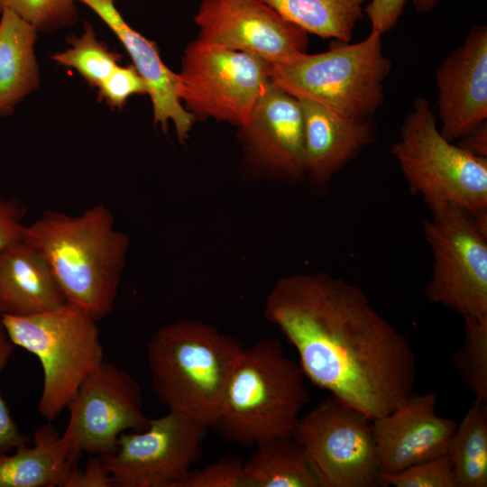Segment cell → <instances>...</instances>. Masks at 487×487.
I'll return each mask as SVG.
<instances>
[{
	"label": "cell",
	"instance_id": "cell-22",
	"mask_svg": "<svg viewBox=\"0 0 487 487\" xmlns=\"http://www.w3.org/2000/svg\"><path fill=\"white\" fill-rule=\"evenodd\" d=\"M244 487H320L302 446L290 436L256 446L244 462Z\"/></svg>",
	"mask_w": 487,
	"mask_h": 487
},
{
	"label": "cell",
	"instance_id": "cell-28",
	"mask_svg": "<svg viewBox=\"0 0 487 487\" xmlns=\"http://www.w3.org/2000/svg\"><path fill=\"white\" fill-rule=\"evenodd\" d=\"M383 485L394 487H456L448 455L381 473Z\"/></svg>",
	"mask_w": 487,
	"mask_h": 487
},
{
	"label": "cell",
	"instance_id": "cell-5",
	"mask_svg": "<svg viewBox=\"0 0 487 487\" xmlns=\"http://www.w3.org/2000/svg\"><path fill=\"white\" fill-rule=\"evenodd\" d=\"M381 34L372 30L355 43L334 41L329 50L271 64V79L282 90L353 119H368L384 101L391 62Z\"/></svg>",
	"mask_w": 487,
	"mask_h": 487
},
{
	"label": "cell",
	"instance_id": "cell-6",
	"mask_svg": "<svg viewBox=\"0 0 487 487\" xmlns=\"http://www.w3.org/2000/svg\"><path fill=\"white\" fill-rule=\"evenodd\" d=\"M391 152L410 193L421 196L430 212L448 205L487 211V158L446 139L426 97L414 100Z\"/></svg>",
	"mask_w": 487,
	"mask_h": 487
},
{
	"label": "cell",
	"instance_id": "cell-24",
	"mask_svg": "<svg viewBox=\"0 0 487 487\" xmlns=\"http://www.w3.org/2000/svg\"><path fill=\"white\" fill-rule=\"evenodd\" d=\"M456 487L487 486V402L475 399L448 446Z\"/></svg>",
	"mask_w": 487,
	"mask_h": 487
},
{
	"label": "cell",
	"instance_id": "cell-21",
	"mask_svg": "<svg viewBox=\"0 0 487 487\" xmlns=\"http://www.w3.org/2000/svg\"><path fill=\"white\" fill-rule=\"evenodd\" d=\"M0 14V115H6L39 85L37 29L10 10Z\"/></svg>",
	"mask_w": 487,
	"mask_h": 487
},
{
	"label": "cell",
	"instance_id": "cell-20",
	"mask_svg": "<svg viewBox=\"0 0 487 487\" xmlns=\"http://www.w3.org/2000/svg\"><path fill=\"white\" fill-rule=\"evenodd\" d=\"M28 444L18 446L12 455L0 451V487H63L74 464L51 421L36 429L32 446Z\"/></svg>",
	"mask_w": 487,
	"mask_h": 487
},
{
	"label": "cell",
	"instance_id": "cell-9",
	"mask_svg": "<svg viewBox=\"0 0 487 487\" xmlns=\"http://www.w3.org/2000/svg\"><path fill=\"white\" fill-rule=\"evenodd\" d=\"M433 256L426 297L466 317L487 314V234L471 213L448 205L423 221Z\"/></svg>",
	"mask_w": 487,
	"mask_h": 487
},
{
	"label": "cell",
	"instance_id": "cell-34",
	"mask_svg": "<svg viewBox=\"0 0 487 487\" xmlns=\"http://www.w3.org/2000/svg\"><path fill=\"white\" fill-rule=\"evenodd\" d=\"M407 0H371L365 7L372 30L381 35L391 31L403 14Z\"/></svg>",
	"mask_w": 487,
	"mask_h": 487
},
{
	"label": "cell",
	"instance_id": "cell-14",
	"mask_svg": "<svg viewBox=\"0 0 487 487\" xmlns=\"http://www.w3.org/2000/svg\"><path fill=\"white\" fill-rule=\"evenodd\" d=\"M249 158L272 179L297 183L306 177L299 100L271 78L241 127Z\"/></svg>",
	"mask_w": 487,
	"mask_h": 487
},
{
	"label": "cell",
	"instance_id": "cell-26",
	"mask_svg": "<svg viewBox=\"0 0 487 487\" xmlns=\"http://www.w3.org/2000/svg\"><path fill=\"white\" fill-rule=\"evenodd\" d=\"M70 47L57 52L52 59L59 64L77 70L92 87L101 82L119 65L121 56L98 41L93 27L87 24L78 37L69 39Z\"/></svg>",
	"mask_w": 487,
	"mask_h": 487
},
{
	"label": "cell",
	"instance_id": "cell-10",
	"mask_svg": "<svg viewBox=\"0 0 487 487\" xmlns=\"http://www.w3.org/2000/svg\"><path fill=\"white\" fill-rule=\"evenodd\" d=\"M177 75L179 97L194 115L243 127L271 78V63L196 40L186 48Z\"/></svg>",
	"mask_w": 487,
	"mask_h": 487
},
{
	"label": "cell",
	"instance_id": "cell-35",
	"mask_svg": "<svg viewBox=\"0 0 487 487\" xmlns=\"http://www.w3.org/2000/svg\"><path fill=\"white\" fill-rule=\"evenodd\" d=\"M456 144L474 156L487 158V121L458 139Z\"/></svg>",
	"mask_w": 487,
	"mask_h": 487
},
{
	"label": "cell",
	"instance_id": "cell-16",
	"mask_svg": "<svg viewBox=\"0 0 487 487\" xmlns=\"http://www.w3.org/2000/svg\"><path fill=\"white\" fill-rule=\"evenodd\" d=\"M442 135L455 142L487 121V26L473 25L436 69Z\"/></svg>",
	"mask_w": 487,
	"mask_h": 487
},
{
	"label": "cell",
	"instance_id": "cell-25",
	"mask_svg": "<svg viewBox=\"0 0 487 487\" xmlns=\"http://www.w3.org/2000/svg\"><path fill=\"white\" fill-rule=\"evenodd\" d=\"M464 320V338L452 363L466 390L487 402V314Z\"/></svg>",
	"mask_w": 487,
	"mask_h": 487
},
{
	"label": "cell",
	"instance_id": "cell-36",
	"mask_svg": "<svg viewBox=\"0 0 487 487\" xmlns=\"http://www.w3.org/2000/svg\"><path fill=\"white\" fill-rule=\"evenodd\" d=\"M440 0H412L415 9L418 13H428L433 10Z\"/></svg>",
	"mask_w": 487,
	"mask_h": 487
},
{
	"label": "cell",
	"instance_id": "cell-7",
	"mask_svg": "<svg viewBox=\"0 0 487 487\" xmlns=\"http://www.w3.org/2000/svg\"><path fill=\"white\" fill-rule=\"evenodd\" d=\"M0 320L13 344L39 359L43 385L38 411L48 421L56 419L104 362L97 321L69 302L37 314L4 316Z\"/></svg>",
	"mask_w": 487,
	"mask_h": 487
},
{
	"label": "cell",
	"instance_id": "cell-32",
	"mask_svg": "<svg viewBox=\"0 0 487 487\" xmlns=\"http://www.w3.org/2000/svg\"><path fill=\"white\" fill-rule=\"evenodd\" d=\"M25 213L23 203L0 196V252L23 242L25 225L22 221Z\"/></svg>",
	"mask_w": 487,
	"mask_h": 487
},
{
	"label": "cell",
	"instance_id": "cell-19",
	"mask_svg": "<svg viewBox=\"0 0 487 487\" xmlns=\"http://www.w3.org/2000/svg\"><path fill=\"white\" fill-rule=\"evenodd\" d=\"M43 258L24 242L0 252V317L28 316L66 303Z\"/></svg>",
	"mask_w": 487,
	"mask_h": 487
},
{
	"label": "cell",
	"instance_id": "cell-18",
	"mask_svg": "<svg viewBox=\"0 0 487 487\" xmlns=\"http://www.w3.org/2000/svg\"><path fill=\"white\" fill-rule=\"evenodd\" d=\"M303 115L306 176L319 188L353 161L374 138L367 119H353L308 99Z\"/></svg>",
	"mask_w": 487,
	"mask_h": 487
},
{
	"label": "cell",
	"instance_id": "cell-15",
	"mask_svg": "<svg viewBox=\"0 0 487 487\" xmlns=\"http://www.w3.org/2000/svg\"><path fill=\"white\" fill-rule=\"evenodd\" d=\"M436 395L415 394L390 413L372 419V430L381 473L447 455L457 422L438 416Z\"/></svg>",
	"mask_w": 487,
	"mask_h": 487
},
{
	"label": "cell",
	"instance_id": "cell-13",
	"mask_svg": "<svg viewBox=\"0 0 487 487\" xmlns=\"http://www.w3.org/2000/svg\"><path fill=\"white\" fill-rule=\"evenodd\" d=\"M198 41L274 63L304 53L308 33L262 0H202L194 17Z\"/></svg>",
	"mask_w": 487,
	"mask_h": 487
},
{
	"label": "cell",
	"instance_id": "cell-1",
	"mask_svg": "<svg viewBox=\"0 0 487 487\" xmlns=\"http://www.w3.org/2000/svg\"><path fill=\"white\" fill-rule=\"evenodd\" d=\"M264 317L297 351L305 378L372 419L413 393L412 345L360 287L326 272L285 276Z\"/></svg>",
	"mask_w": 487,
	"mask_h": 487
},
{
	"label": "cell",
	"instance_id": "cell-33",
	"mask_svg": "<svg viewBox=\"0 0 487 487\" xmlns=\"http://www.w3.org/2000/svg\"><path fill=\"white\" fill-rule=\"evenodd\" d=\"M63 487H114L112 478L99 456L92 455L85 469L74 464L63 484Z\"/></svg>",
	"mask_w": 487,
	"mask_h": 487
},
{
	"label": "cell",
	"instance_id": "cell-27",
	"mask_svg": "<svg viewBox=\"0 0 487 487\" xmlns=\"http://www.w3.org/2000/svg\"><path fill=\"white\" fill-rule=\"evenodd\" d=\"M75 0H0V14L10 10L38 30L67 24L75 15Z\"/></svg>",
	"mask_w": 487,
	"mask_h": 487
},
{
	"label": "cell",
	"instance_id": "cell-8",
	"mask_svg": "<svg viewBox=\"0 0 487 487\" xmlns=\"http://www.w3.org/2000/svg\"><path fill=\"white\" fill-rule=\"evenodd\" d=\"M292 436L320 487L384 486L372 419L359 409L330 395L300 416Z\"/></svg>",
	"mask_w": 487,
	"mask_h": 487
},
{
	"label": "cell",
	"instance_id": "cell-12",
	"mask_svg": "<svg viewBox=\"0 0 487 487\" xmlns=\"http://www.w3.org/2000/svg\"><path fill=\"white\" fill-rule=\"evenodd\" d=\"M207 427L172 410L150 418L141 431L124 432L102 462L114 487H176L201 455Z\"/></svg>",
	"mask_w": 487,
	"mask_h": 487
},
{
	"label": "cell",
	"instance_id": "cell-30",
	"mask_svg": "<svg viewBox=\"0 0 487 487\" xmlns=\"http://www.w3.org/2000/svg\"><path fill=\"white\" fill-rule=\"evenodd\" d=\"M99 96L112 107L121 108L136 94H147L148 87L133 65H118L98 86Z\"/></svg>",
	"mask_w": 487,
	"mask_h": 487
},
{
	"label": "cell",
	"instance_id": "cell-4",
	"mask_svg": "<svg viewBox=\"0 0 487 487\" xmlns=\"http://www.w3.org/2000/svg\"><path fill=\"white\" fill-rule=\"evenodd\" d=\"M304 381L280 341L264 338L244 347L215 427L227 441L244 446L292 436L308 401Z\"/></svg>",
	"mask_w": 487,
	"mask_h": 487
},
{
	"label": "cell",
	"instance_id": "cell-23",
	"mask_svg": "<svg viewBox=\"0 0 487 487\" xmlns=\"http://www.w3.org/2000/svg\"><path fill=\"white\" fill-rule=\"evenodd\" d=\"M286 20L323 39L349 42L364 0H262Z\"/></svg>",
	"mask_w": 487,
	"mask_h": 487
},
{
	"label": "cell",
	"instance_id": "cell-3",
	"mask_svg": "<svg viewBox=\"0 0 487 487\" xmlns=\"http://www.w3.org/2000/svg\"><path fill=\"white\" fill-rule=\"evenodd\" d=\"M244 349L236 337L195 319L161 326L147 345L152 386L168 410L215 427L231 374Z\"/></svg>",
	"mask_w": 487,
	"mask_h": 487
},
{
	"label": "cell",
	"instance_id": "cell-29",
	"mask_svg": "<svg viewBox=\"0 0 487 487\" xmlns=\"http://www.w3.org/2000/svg\"><path fill=\"white\" fill-rule=\"evenodd\" d=\"M176 487H244V462L225 456L198 471H190Z\"/></svg>",
	"mask_w": 487,
	"mask_h": 487
},
{
	"label": "cell",
	"instance_id": "cell-17",
	"mask_svg": "<svg viewBox=\"0 0 487 487\" xmlns=\"http://www.w3.org/2000/svg\"><path fill=\"white\" fill-rule=\"evenodd\" d=\"M77 1L92 9L124 46L133 65L147 85L154 123L166 131L168 123L171 121L179 141L185 142L195 115L182 106L178 95V75L162 62L155 44L128 25L115 6L114 0Z\"/></svg>",
	"mask_w": 487,
	"mask_h": 487
},
{
	"label": "cell",
	"instance_id": "cell-11",
	"mask_svg": "<svg viewBox=\"0 0 487 487\" xmlns=\"http://www.w3.org/2000/svg\"><path fill=\"white\" fill-rule=\"evenodd\" d=\"M142 408L137 381L104 361L68 406L69 418L60 442L69 462L77 464L83 453L100 458L113 455L121 434L148 427L150 418Z\"/></svg>",
	"mask_w": 487,
	"mask_h": 487
},
{
	"label": "cell",
	"instance_id": "cell-2",
	"mask_svg": "<svg viewBox=\"0 0 487 487\" xmlns=\"http://www.w3.org/2000/svg\"><path fill=\"white\" fill-rule=\"evenodd\" d=\"M23 242L46 262L67 302L97 322L113 311L130 240L106 205L77 216L46 210L25 225Z\"/></svg>",
	"mask_w": 487,
	"mask_h": 487
},
{
	"label": "cell",
	"instance_id": "cell-31",
	"mask_svg": "<svg viewBox=\"0 0 487 487\" xmlns=\"http://www.w3.org/2000/svg\"><path fill=\"white\" fill-rule=\"evenodd\" d=\"M14 347L0 320V375ZM26 443H30V438L20 432L0 392V451L9 452Z\"/></svg>",
	"mask_w": 487,
	"mask_h": 487
}]
</instances>
